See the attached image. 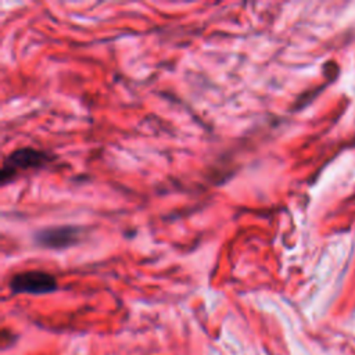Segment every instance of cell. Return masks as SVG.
Instances as JSON below:
<instances>
[{"label":"cell","mask_w":355,"mask_h":355,"mask_svg":"<svg viewBox=\"0 0 355 355\" xmlns=\"http://www.w3.org/2000/svg\"><path fill=\"white\" fill-rule=\"evenodd\" d=\"M82 237V229L73 225L50 226L35 234V243L43 248L64 250L78 244Z\"/></svg>","instance_id":"3"},{"label":"cell","mask_w":355,"mask_h":355,"mask_svg":"<svg viewBox=\"0 0 355 355\" xmlns=\"http://www.w3.org/2000/svg\"><path fill=\"white\" fill-rule=\"evenodd\" d=\"M55 288V277L43 270L21 272L10 280V290L15 294H47Z\"/></svg>","instance_id":"2"},{"label":"cell","mask_w":355,"mask_h":355,"mask_svg":"<svg viewBox=\"0 0 355 355\" xmlns=\"http://www.w3.org/2000/svg\"><path fill=\"white\" fill-rule=\"evenodd\" d=\"M50 161L51 157L49 154L33 147H21L18 150H14L3 161L0 172L1 186L11 183L19 172L43 168Z\"/></svg>","instance_id":"1"}]
</instances>
